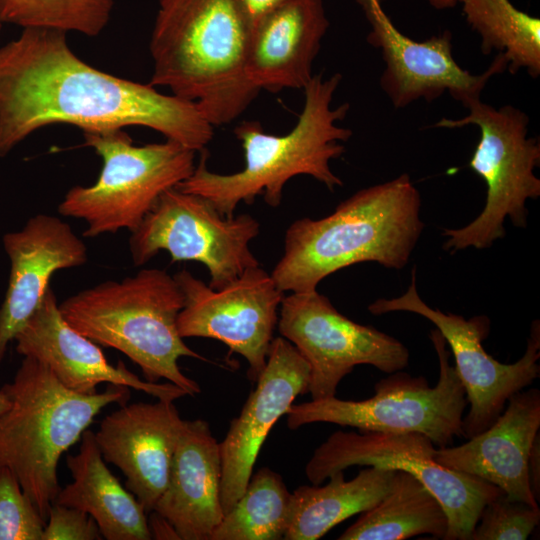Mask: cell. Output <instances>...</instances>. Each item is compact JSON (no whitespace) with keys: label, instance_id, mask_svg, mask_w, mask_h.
I'll list each match as a JSON object with an SVG mask.
<instances>
[{"label":"cell","instance_id":"obj_1","mask_svg":"<svg viewBox=\"0 0 540 540\" xmlns=\"http://www.w3.org/2000/svg\"><path fill=\"white\" fill-rule=\"evenodd\" d=\"M66 35L23 28L0 47V157L54 124L82 132L143 126L195 152L206 149L214 126L196 103L89 65Z\"/></svg>","mask_w":540,"mask_h":540},{"label":"cell","instance_id":"obj_2","mask_svg":"<svg viewBox=\"0 0 540 540\" xmlns=\"http://www.w3.org/2000/svg\"><path fill=\"white\" fill-rule=\"evenodd\" d=\"M420 207V193L407 173L361 189L323 218L293 221L271 276L284 293L310 292L357 263L400 270L425 227Z\"/></svg>","mask_w":540,"mask_h":540},{"label":"cell","instance_id":"obj_3","mask_svg":"<svg viewBox=\"0 0 540 540\" xmlns=\"http://www.w3.org/2000/svg\"><path fill=\"white\" fill-rule=\"evenodd\" d=\"M250 31L238 0H159L149 84L196 103L213 126L234 121L259 92L246 75Z\"/></svg>","mask_w":540,"mask_h":540},{"label":"cell","instance_id":"obj_4","mask_svg":"<svg viewBox=\"0 0 540 540\" xmlns=\"http://www.w3.org/2000/svg\"><path fill=\"white\" fill-rule=\"evenodd\" d=\"M342 76L324 79L313 75L305 86V102L295 127L285 135L266 133L257 121H243L234 129L240 141L245 164L231 174L212 172L207 167V150L191 176L178 184L180 190L208 199L223 216H234L240 202L252 204L263 195L270 207H278L283 188L294 176L308 175L330 191L342 186V180L330 168V162L345 152L341 142L352 131L337 123L349 110V104L332 107L333 96Z\"/></svg>","mask_w":540,"mask_h":540},{"label":"cell","instance_id":"obj_5","mask_svg":"<svg viewBox=\"0 0 540 540\" xmlns=\"http://www.w3.org/2000/svg\"><path fill=\"white\" fill-rule=\"evenodd\" d=\"M184 304L174 276L152 268L82 290L61 302L59 310L82 335L125 354L140 367L145 380L166 379L193 396L201 388L183 374L178 360L207 359L189 348L178 332L177 317Z\"/></svg>","mask_w":540,"mask_h":540},{"label":"cell","instance_id":"obj_6","mask_svg":"<svg viewBox=\"0 0 540 540\" xmlns=\"http://www.w3.org/2000/svg\"><path fill=\"white\" fill-rule=\"evenodd\" d=\"M2 389L10 405L0 415V467L16 475L46 522L60 490V457L104 407L127 403L130 388L110 384L103 392L81 394L65 387L45 363L24 356Z\"/></svg>","mask_w":540,"mask_h":540},{"label":"cell","instance_id":"obj_7","mask_svg":"<svg viewBox=\"0 0 540 540\" xmlns=\"http://www.w3.org/2000/svg\"><path fill=\"white\" fill-rule=\"evenodd\" d=\"M83 137L102 158V170L93 185L69 189L58 212L84 220L87 238L134 231L159 197L195 169L196 152L172 140L136 146L123 128L84 131Z\"/></svg>","mask_w":540,"mask_h":540},{"label":"cell","instance_id":"obj_8","mask_svg":"<svg viewBox=\"0 0 540 540\" xmlns=\"http://www.w3.org/2000/svg\"><path fill=\"white\" fill-rule=\"evenodd\" d=\"M459 119L442 118L435 128L455 129L475 125L480 138L469 167L487 187L481 213L458 229H443V249L454 253L467 248H489L505 237V219L518 228L527 226L526 201L540 196V179L534 170L540 164V143L528 137V115L512 105L495 108L481 99L471 103Z\"/></svg>","mask_w":540,"mask_h":540},{"label":"cell","instance_id":"obj_9","mask_svg":"<svg viewBox=\"0 0 540 540\" xmlns=\"http://www.w3.org/2000/svg\"><path fill=\"white\" fill-rule=\"evenodd\" d=\"M439 362V377L430 387L423 376L402 370L388 374L374 385L375 394L364 400H343L336 396L292 404L286 413L287 426L331 423L359 431L419 432L438 447L450 446L462 436L465 390L450 365V352L438 329L430 332Z\"/></svg>","mask_w":540,"mask_h":540},{"label":"cell","instance_id":"obj_10","mask_svg":"<svg viewBox=\"0 0 540 540\" xmlns=\"http://www.w3.org/2000/svg\"><path fill=\"white\" fill-rule=\"evenodd\" d=\"M435 453V444L419 432L339 430L315 449L305 474L317 485L333 473L355 465L405 470L444 508L448 518L444 540H471L483 507L504 491L481 478L439 464Z\"/></svg>","mask_w":540,"mask_h":540},{"label":"cell","instance_id":"obj_11","mask_svg":"<svg viewBox=\"0 0 540 540\" xmlns=\"http://www.w3.org/2000/svg\"><path fill=\"white\" fill-rule=\"evenodd\" d=\"M259 231L252 215L223 216L208 199L173 187L131 232L129 250L135 266L146 264L161 250L169 253L172 263H202L210 274L208 285L221 289L260 265L249 248Z\"/></svg>","mask_w":540,"mask_h":540},{"label":"cell","instance_id":"obj_12","mask_svg":"<svg viewBox=\"0 0 540 540\" xmlns=\"http://www.w3.org/2000/svg\"><path fill=\"white\" fill-rule=\"evenodd\" d=\"M370 313L411 312L430 322L444 337L455 360V371L465 390L469 411L463 417L462 436L469 439L487 429L502 413L508 399L528 387L540 375V323L531 324L526 350L512 364L490 356L482 346L490 331V319L478 315L466 319L431 308L416 288V268L407 291L392 299L380 298L368 306Z\"/></svg>","mask_w":540,"mask_h":540},{"label":"cell","instance_id":"obj_13","mask_svg":"<svg viewBox=\"0 0 540 540\" xmlns=\"http://www.w3.org/2000/svg\"><path fill=\"white\" fill-rule=\"evenodd\" d=\"M277 328L307 362V392L314 400L336 396L340 381L357 365L390 374L409 363V350L402 342L347 318L317 290L284 296Z\"/></svg>","mask_w":540,"mask_h":540},{"label":"cell","instance_id":"obj_14","mask_svg":"<svg viewBox=\"0 0 540 540\" xmlns=\"http://www.w3.org/2000/svg\"><path fill=\"white\" fill-rule=\"evenodd\" d=\"M185 304L177 317L182 338L204 337L223 342L249 365L256 382L263 371L284 297L260 265L246 269L221 289H213L183 269L174 275Z\"/></svg>","mask_w":540,"mask_h":540},{"label":"cell","instance_id":"obj_15","mask_svg":"<svg viewBox=\"0 0 540 540\" xmlns=\"http://www.w3.org/2000/svg\"><path fill=\"white\" fill-rule=\"evenodd\" d=\"M358 3L371 26L367 41L380 49L385 63L380 87L396 109L420 99L432 102L444 93L467 108L492 77L507 70V60L497 53L484 72L471 74L453 57L450 31L416 41L395 27L379 0Z\"/></svg>","mask_w":540,"mask_h":540},{"label":"cell","instance_id":"obj_16","mask_svg":"<svg viewBox=\"0 0 540 540\" xmlns=\"http://www.w3.org/2000/svg\"><path fill=\"white\" fill-rule=\"evenodd\" d=\"M310 369L285 338H273L266 365L220 445V498L226 513L244 492L270 430L308 389Z\"/></svg>","mask_w":540,"mask_h":540},{"label":"cell","instance_id":"obj_17","mask_svg":"<svg viewBox=\"0 0 540 540\" xmlns=\"http://www.w3.org/2000/svg\"><path fill=\"white\" fill-rule=\"evenodd\" d=\"M16 351L45 363L68 389L93 394L101 383L121 385L157 400L174 401L187 393L173 383L141 379L119 361L110 364L98 344L72 328L62 317L50 287L35 313L15 337Z\"/></svg>","mask_w":540,"mask_h":540},{"label":"cell","instance_id":"obj_18","mask_svg":"<svg viewBox=\"0 0 540 540\" xmlns=\"http://www.w3.org/2000/svg\"><path fill=\"white\" fill-rule=\"evenodd\" d=\"M183 421L173 401L125 403L94 433L103 459L122 471L147 513L166 488Z\"/></svg>","mask_w":540,"mask_h":540},{"label":"cell","instance_id":"obj_19","mask_svg":"<svg viewBox=\"0 0 540 540\" xmlns=\"http://www.w3.org/2000/svg\"><path fill=\"white\" fill-rule=\"evenodd\" d=\"M10 261L7 291L0 306V364L10 342L41 304L53 274L88 259L87 247L71 226L56 216L38 214L3 236Z\"/></svg>","mask_w":540,"mask_h":540},{"label":"cell","instance_id":"obj_20","mask_svg":"<svg viewBox=\"0 0 540 540\" xmlns=\"http://www.w3.org/2000/svg\"><path fill=\"white\" fill-rule=\"evenodd\" d=\"M483 432L459 446L436 449L435 460L455 471L481 478L513 500L539 507L528 478V458L540 428V391L521 390Z\"/></svg>","mask_w":540,"mask_h":540},{"label":"cell","instance_id":"obj_21","mask_svg":"<svg viewBox=\"0 0 540 540\" xmlns=\"http://www.w3.org/2000/svg\"><path fill=\"white\" fill-rule=\"evenodd\" d=\"M328 27L322 0H289L263 15L247 45L250 83L259 91L304 89Z\"/></svg>","mask_w":540,"mask_h":540},{"label":"cell","instance_id":"obj_22","mask_svg":"<svg viewBox=\"0 0 540 540\" xmlns=\"http://www.w3.org/2000/svg\"><path fill=\"white\" fill-rule=\"evenodd\" d=\"M220 445L208 422L183 421L165 490L153 511L183 540H210L224 513Z\"/></svg>","mask_w":540,"mask_h":540},{"label":"cell","instance_id":"obj_23","mask_svg":"<svg viewBox=\"0 0 540 540\" xmlns=\"http://www.w3.org/2000/svg\"><path fill=\"white\" fill-rule=\"evenodd\" d=\"M66 463L73 481L59 490L55 503L89 514L103 539H152L146 510L108 469L94 432H83L79 452Z\"/></svg>","mask_w":540,"mask_h":540},{"label":"cell","instance_id":"obj_24","mask_svg":"<svg viewBox=\"0 0 540 540\" xmlns=\"http://www.w3.org/2000/svg\"><path fill=\"white\" fill-rule=\"evenodd\" d=\"M395 469L368 466L353 479L344 471L324 486H299L292 493L290 521L283 539L317 540L337 524L376 505L388 492Z\"/></svg>","mask_w":540,"mask_h":540},{"label":"cell","instance_id":"obj_25","mask_svg":"<svg viewBox=\"0 0 540 540\" xmlns=\"http://www.w3.org/2000/svg\"><path fill=\"white\" fill-rule=\"evenodd\" d=\"M448 518L438 499L411 473L395 470L390 488L339 540H404L419 535L444 539Z\"/></svg>","mask_w":540,"mask_h":540},{"label":"cell","instance_id":"obj_26","mask_svg":"<svg viewBox=\"0 0 540 540\" xmlns=\"http://www.w3.org/2000/svg\"><path fill=\"white\" fill-rule=\"evenodd\" d=\"M463 14L481 38V51L503 54L507 70L540 75V20L518 10L509 0H461Z\"/></svg>","mask_w":540,"mask_h":540},{"label":"cell","instance_id":"obj_27","mask_svg":"<svg viewBox=\"0 0 540 540\" xmlns=\"http://www.w3.org/2000/svg\"><path fill=\"white\" fill-rule=\"evenodd\" d=\"M292 493L268 467L252 473L235 504L224 513L210 540H280L290 521Z\"/></svg>","mask_w":540,"mask_h":540},{"label":"cell","instance_id":"obj_28","mask_svg":"<svg viewBox=\"0 0 540 540\" xmlns=\"http://www.w3.org/2000/svg\"><path fill=\"white\" fill-rule=\"evenodd\" d=\"M113 0H0L4 23L99 35L108 24Z\"/></svg>","mask_w":540,"mask_h":540},{"label":"cell","instance_id":"obj_29","mask_svg":"<svg viewBox=\"0 0 540 540\" xmlns=\"http://www.w3.org/2000/svg\"><path fill=\"white\" fill-rule=\"evenodd\" d=\"M539 521V507L510 499L503 493L483 507L471 540H525Z\"/></svg>","mask_w":540,"mask_h":540},{"label":"cell","instance_id":"obj_30","mask_svg":"<svg viewBox=\"0 0 540 540\" xmlns=\"http://www.w3.org/2000/svg\"><path fill=\"white\" fill-rule=\"evenodd\" d=\"M45 524L16 475L0 467V540H42Z\"/></svg>","mask_w":540,"mask_h":540},{"label":"cell","instance_id":"obj_31","mask_svg":"<svg viewBox=\"0 0 540 540\" xmlns=\"http://www.w3.org/2000/svg\"><path fill=\"white\" fill-rule=\"evenodd\" d=\"M103 539L94 519L79 509L53 503L49 509L42 540Z\"/></svg>","mask_w":540,"mask_h":540},{"label":"cell","instance_id":"obj_32","mask_svg":"<svg viewBox=\"0 0 540 540\" xmlns=\"http://www.w3.org/2000/svg\"><path fill=\"white\" fill-rule=\"evenodd\" d=\"M536 435L528 458V478L533 497L540 501V437Z\"/></svg>","mask_w":540,"mask_h":540},{"label":"cell","instance_id":"obj_33","mask_svg":"<svg viewBox=\"0 0 540 540\" xmlns=\"http://www.w3.org/2000/svg\"><path fill=\"white\" fill-rule=\"evenodd\" d=\"M251 24L263 15L289 0H238Z\"/></svg>","mask_w":540,"mask_h":540},{"label":"cell","instance_id":"obj_34","mask_svg":"<svg viewBox=\"0 0 540 540\" xmlns=\"http://www.w3.org/2000/svg\"><path fill=\"white\" fill-rule=\"evenodd\" d=\"M148 526L152 538L156 539H180L174 527L155 511L150 512Z\"/></svg>","mask_w":540,"mask_h":540},{"label":"cell","instance_id":"obj_35","mask_svg":"<svg viewBox=\"0 0 540 540\" xmlns=\"http://www.w3.org/2000/svg\"><path fill=\"white\" fill-rule=\"evenodd\" d=\"M432 7L436 9H447L452 8L458 3H461V0H426Z\"/></svg>","mask_w":540,"mask_h":540},{"label":"cell","instance_id":"obj_36","mask_svg":"<svg viewBox=\"0 0 540 540\" xmlns=\"http://www.w3.org/2000/svg\"><path fill=\"white\" fill-rule=\"evenodd\" d=\"M10 400L6 392L0 388V415L8 409Z\"/></svg>","mask_w":540,"mask_h":540},{"label":"cell","instance_id":"obj_37","mask_svg":"<svg viewBox=\"0 0 540 540\" xmlns=\"http://www.w3.org/2000/svg\"><path fill=\"white\" fill-rule=\"evenodd\" d=\"M3 24H4V22H3L2 18H1V15H0V30H1V27H2Z\"/></svg>","mask_w":540,"mask_h":540}]
</instances>
